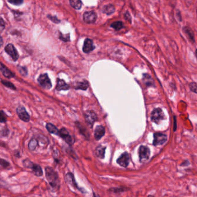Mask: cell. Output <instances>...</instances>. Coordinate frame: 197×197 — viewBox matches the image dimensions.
Segmentation results:
<instances>
[{
	"instance_id": "cell-1",
	"label": "cell",
	"mask_w": 197,
	"mask_h": 197,
	"mask_svg": "<svg viewBox=\"0 0 197 197\" xmlns=\"http://www.w3.org/2000/svg\"><path fill=\"white\" fill-rule=\"evenodd\" d=\"M46 177L49 184L54 189H58L60 187V180L58 175L52 167H47L45 168Z\"/></svg>"
},
{
	"instance_id": "cell-2",
	"label": "cell",
	"mask_w": 197,
	"mask_h": 197,
	"mask_svg": "<svg viewBox=\"0 0 197 197\" xmlns=\"http://www.w3.org/2000/svg\"><path fill=\"white\" fill-rule=\"evenodd\" d=\"M140 161L141 163H144L149 160L150 157V149L146 146H141L138 150Z\"/></svg>"
},
{
	"instance_id": "cell-3",
	"label": "cell",
	"mask_w": 197,
	"mask_h": 197,
	"mask_svg": "<svg viewBox=\"0 0 197 197\" xmlns=\"http://www.w3.org/2000/svg\"><path fill=\"white\" fill-rule=\"evenodd\" d=\"M38 82L39 84L45 89H50L52 88V82L47 74L39 75L38 78Z\"/></svg>"
},
{
	"instance_id": "cell-4",
	"label": "cell",
	"mask_w": 197,
	"mask_h": 197,
	"mask_svg": "<svg viewBox=\"0 0 197 197\" xmlns=\"http://www.w3.org/2000/svg\"><path fill=\"white\" fill-rule=\"evenodd\" d=\"M165 119L163 111L160 108H156L151 114V120L153 122L159 124L161 120Z\"/></svg>"
},
{
	"instance_id": "cell-5",
	"label": "cell",
	"mask_w": 197,
	"mask_h": 197,
	"mask_svg": "<svg viewBox=\"0 0 197 197\" xmlns=\"http://www.w3.org/2000/svg\"><path fill=\"white\" fill-rule=\"evenodd\" d=\"M5 51L14 61H16L19 58V54L16 47L12 43L8 44L5 47Z\"/></svg>"
},
{
	"instance_id": "cell-6",
	"label": "cell",
	"mask_w": 197,
	"mask_h": 197,
	"mask_svg": "<svg viewBox=\"0 0 197 197\" xmlns=\"http://www.w3.org/2000/svg\"><path fill=\"white\" fill-rule=\"evenodd\" d=\"M16 113L19 119L24 122H29L30 120V116L27 112L25 108L23 106H19L16 108Z\"/></svg>"
},
{
	"instance_id": "cell-7",
	"label": "cell",
	"mask_w": 197,
	"mask_h": 197,
	"mask_svg": "<svg viewBox=\"0 0 197 197\" xmlns=\"http://www.w3.org/2000/svg\"><path fill=\"white\" fill-rule=\"evenodd\" d=\"M154 139L153 142V145L154 146L162 145L164 144L166 141H167V136L166 135L160 132L155 133Z\"/></svg>"
},
{
	"instance_id": "cell-8",
	"label": "cell",
	"mask_w": 197,
	"mask_h": 197,
	"mask_svg": "<svg viewBox=\"0 0 197 197\" xmlns=\"http://www.w3.org/2000/svg\"><path fill=\"white\" fill-rule=\"evenodd\" d=\"M84 117L86 122L91 127H92L94 123L98 120L96 114L92 111H88L85 113Z\"/></svg>"
},
{
	"instance_id": "cell-9",
	"label": "cell",
	"mask_w": 197,
	"mask_h": 197,
	"mask_svg": "<svg viewBox=\"0 0 197 197\" xmlns=\"http://www.w3.org/2000/svg\"><path fill=\"white\" fill-rule=\"evenodd\" d=\"M83 19L87 23H94L97 19V14L94 11H87L83 14Z\"/></svg>"
},
{
	"instance_id": "cell-10",
	"label": "cell",
	"mask_w": 197,
	"mask_h": 197,
	"mask_svg": "<svg viewBox=\"0 0 197 197\" xmlns=\"http://www.w3.org/2000/svg\"><path fill=\"white\" fill-rule=\"evenodd\" d=\"M118 164L122 167L126 168L129 164L130 157L128 153L124 152L117 160Z\"/></svg>"
},
{
	"instance_id": "cell-11",
	"label": "cell",
	"mask_w": 197,
	"mask_h": 197,
	"mask_svg": "<svg viewBox=\"0 0 197 197\" xmlns=\"http://www.w3.org/2000/svg\"><path fill=\"white\" fill-rule=\"evenodd\" d=\"M58 135L61 136V138L64 140H65L66 142L67 143H68L69 145H71L73 144V141L72 139V138H71V135L69 134V132L68 131V130L65 128H61V130L59 131Z\"/></svg>"
},
{
	"instance_id": "cell-12",
	"label": "cell",
	"mask_w": 197,
	"mask_h": 197,
	"mask_svg": "<svg viewBox=\"0 0 197 197\" xmlns=\"http://www.w3.org/2000/svg\"><path fill=\"white\" fill-rule=\"evenodd\" d=\"M0 71L2 74V75L5 76V78L8 79H10L12 78H14L15 76V74L13 72H12L8 69L6 66L4 65L3 63L0 62Z\"/></svg>"
},
{
	"instance_id": "cell-13",
	"label": "cell",
	"mask_w": 197,
	"mask_h": 197,
	"mask_svg": "<svg viewBox=\"0 0 197 197\" xmlns=\"http://www.w3.org/2000/svg\"><path fill=\"white\" fill-rule=\"evenodd\" d=\"M95 49L94 43L91 39L87 38L85 40L84 45H83V52L85 53H89V52H92Z\"/></svg>"
},
{
	"instance_id": "cell-14",
	"label": "cell",
	"mask_w": 197,
	"mask_h": 197,
	"mask_svg": "<svg viewBox=\"0 0 197 197\" xmlns=\"http://www.w3.org/2000/svg\"><path fill=\"white\" fill-rule=\"evenodd\" d=\"M105 134V128L102 126H98L95 130V138L96 140L100 139Z\"/></svg>"
},
{
	"instance_id": "cell-15",
	"label": "cell",
	"mask_w": 197,
	"mask_h": 197,
	"mask_svg": "<svg viewBox=\"0 0 197 197\" xmlns=\"http://www.w3.org/2000/svg\"><path fill=\"white\" fill-rule=\"evenodd\" d=\"M106 147L103 146H98L95 150V154L100 159H103L105 155V151H106Z\"/></svg>"
},
{
	"instance_id": "cell-16",
	"label": "cell",
	"mask_w": 197,
	"mask_h": 197,
	"mask_svg": "<svg viewBox=\"0 0 197 197\" xmlns=\"http://www.w3.org/2000/svg\"><path fill=\"white\" fill-rule=\"evenodd\" d=\"M69 88H70V86L68 84H66L64 80H61L60 79H57V85H56V89L58 91L69 90Z\"/></svg>"
},
{
	"instance_id": "cell-17",
	"label": "cell",
	"mask_w": 197,
	"mask_h": 197,
	"mask_svg": "<svg viewBox=\"0 0 197 197\" xmlns=\"http://www.w3.org/2000/svg\"><path fill=\"white\" fill-rule=\"evenodd\" d=\"M66 179L68 182V183H69L72 187L75 188L76 189H79L80 190V188L78 187V186L77 185V184L75 183V180L74 178V176L71 173H68L66 174Z\"/></svg>"
},
{
	"instance_id": "cell-18",
	"label": "cell",
	"mask_w": 197,
	"mask_h": 197,
	"mask_svg": "<svg viewBox=\"0 0 197 197\" xmlns=\"http://www.w3.org/2000/svg\"><path fill=\"white\" fill-rule=\"evenodd\" d=\"M30 169H32L33 174L37 176H41L43 175V171L42 168L40 165L33 164L32 165Z\"/></svg>"
},
{
	"instance_id": "cell-19",
	"label": "cell",
	"mask_w": 197,
	"mask_h": 197,
	"mask_svg": "<svg viewBox=\"0 0 197 197\" xmlns=\"http://www.w3.org/2000/svg\"><path fill=\"white\" fill-rule=\"evenodd\" d=\"M46 127L47 128V131L50 133H52L55 135L59 134V130L54 125L52 124V123H47Z\"/></svg>"
},
{
	"instance_id": "cell-20",
	"label": "cell",
	"mask_w": 197,
	"mask_h": 197,
	"mask_svg": "<svg viewBox=\"0 0 197 197\" xmlns=\"http://www.w3.org/2000/svg\"><path fill=\"white\" fill-rule=\"evenodd\" d=\"M115 10V8L114 5L112 4L105 5L103 8V12L104 14H113Z\"/></svg>"
},
{
	"instance_id": "cell-21",
	"label": "cell",
	"mask_w": 197,
	"mask_h": 197,
	"mask_svg": "<svg viewBox=\"0 0 197 197\" xmlns=\"http://www.w3.org/2000/svg\"><path fill=\"white\" fill-rule=\"evenodd\" d=\"M143 80L144 83L147 86H153L154 82L150 76L148 74H144L143 75Z\"/></svg>"
},
{
	"instance_id": "cell-22",
	"label": "cell",
	"mask_w": 197,
	"mask_h": 197,
	"mask_svg": "<svg viewBox=\"0 0 197 197\" xmlns=\"http://www.w3.org/2000/svg\"><path fill=\"white\" fill-rule=\"evenodd\" d=\"M38 145V140L35 138H33L29 141L28 144V149L31 151H34L36 149Z\"/></svg>"
},
{
	"instance_id": "cell-23",
	"label": "cell",
	"mask_w": 197,
	"mask_h": 197,
	"mask_svg": "<svg viewBox=\"0 0 197 197\" xmlns=\"http://www.w3.org/2000/svg\"><path fill=\"white\" fill-rule=\"evenodd\" d=\"M71 5L75 10H80L82 6V2L79 0H71L70 1Z\"/></svg>"
},
{
	"instance_id": "cell-24",
	"label": "cell",
	"mask_w": 197,
	"mask_h": 197,
	"mask_svg": "<svg viewBox=\"0 0 197 197\" xmlns=\"http://www.w3.org/2000/svg\"><path fill=\"white\" fill-rule=\"evenodd\" d=\"M89 87V84L87 80H84L82 82H80L78 83L77 86L75 87V89H81L83 90H86Z\"/></svg>"
},
{
	"instance_id": "cell-25",
	"label": "cell",
	"mask_w": 197,
	"mask_h": 197,
	"mask_svg": "<svg viewBox=\"0 0 197 197\" xmlns=\"http://www.w3.org/2000/svg\"><path fill=\"white\" fill-rule=\"evenodd\" d=\"M111 27H113L114 30L118 31L123 27V24L122 22H120V21L115 22H114L113 24H111Z\"/></svg>"
},
{
	"instance_id": "cell-26",
	"label": "cell",
	"mask_w": 197,
	"mask_h": 197,
	"mask_svg": "<svg viewBox=\"0 0 197 197\" xmlns=\"http://www.w3.org/2000/svg\"><path fill=\"white\" fill-rule=\"evenodd\" d=\"M1 83H2V85H4L5 87H6L8 88H10V89L13 90H17L16 86L13 83H12L11 82H10L9 81L2 80H1Z\"/></svg>"
},
{
	"instance_id": "cell-27",
	"label": "cell",
	"mask_w": 197,
	"mask_h": 197,
	"mask_svg": "<svg viewBox=\"0 0 197 197\" xmlns=\"http://www.w3.org/2000/svg\"><path fill=\"white\" fill-rule=\"evenodd\" d=\"M17 69L19 70V73L21 75H23L24 76H26L27 75H28V70L26 68V67L25 66H17Z\"/></svg>"
},
{
	"instance_id": "cell-28",
	"label": "cell",
	"mask_w": 197,
	"mask_h": 197,
	"mask_svg": "<svg viewBox=\"0 0 197 197\" xmlns=\"http://www.w3.org/2000/svg\"><path fill=\"white\" fill-rule=\"evenodd\" d=\"M7 121V116L3 111H0V123L6 122Z\"/></svg>"
},
{
	"instance_id": "cell-29",
	"label": "cell",
	"mask_w": 197,
	"mask_h": 197,
	"mask_svg": "<svg viewBox=\"0 0 197 197\" xmlns=\"http://www.w3.org/2000/svg\"><path fill=\"white\" fill-rule=\"evenodd\" d=\"M8 2L12 5H17V6L21 5L24 2L23 0H12V1H8Z\"/></svg>"
},
{
	"instance_id": "cell-30",
	"label": "cell",
	"mask_w": 197,
	"mask_h": 197,
	"mask_svg": "<svg viewBox=\"0 0 197 197\" xmlns=\"http://www.w3.org/2000/svg\"><path fill=\"white\" fill-rule=\"evenodd\" d=\"M0 165H1L2 167H4V168H7L9 167V166H10V163L5 160L0 159Z\"/></svg>"
},
{
	"instance_id": "cell-31",
	"label": "cell",
	"mask_w": 197,
	"mask_h": 197,
	"mask_svg": "<svg viewBox=\"0 0 197 197\" xmlns=\"http://www.w3.org/2000/svg\"><path fill=\"white\" fill-rule=\"evenodd\" d=\"M5 22L1 16H0V33H2L5 29Z\"/></svg>"
},
{
	"instance_id": "cell-32",
	"label": "cell",
	"mask_w": 197,
	"mask_h": 197,
	"mask_svg": "<svg viewBox=\"0 0 197 197\" xmlns=\"http://www.w3.org/2000/svg\"><path fill=\"white\" fill-rule=\"evenodd\" d=\"M47 18L50 19V20H52V22H54L55 23H59L60 22V20H58L56 16H53L49 14V15L47 16Z\"/></svg>"
},
{
	"instance_id": "cell-33",
	"label": "cell",
	"mask_w": 197,
	"mask_h": 197,
	"mask_svg": "<svg viewBox=\"0 0 197 197\" xmlns=\"http://www.w3.org/2000/svg\"><path fill=\"white\" fill-rule=\"evenodd\" d=\"M60 38L61 39V40L65 41V42H67V41H70V38H69V34H68V35L66 36V35H64L62 34L60 35Z\"/></svg>"
},
{
	"instance_id": "cell-34",
	"label": "cell",
	"mask_w": 197,
	"mask_h": 197,
	"mask_svg": "<svg viewBox=\"0 0 197 197\" xmlns=\"http://www.w3.org/2000/svg\"><path fill=\"white\" fill-rule=\"evenodd\" d=\"M190 89L192 90V91H194V93H197V85L195 84V83H191L190 85Z\"/></svg>"
},
{
	"instance_id": "cell-35",
	"label": "cell",
	"mask_w": 197,
	"mask_h": 197,
	"mask_svg": "<svg viewBox=\"0 0 197 197\" xmlns=\"http://www.w3.org/2000/svg\"><path fill=\"white\" fill-rule=\"evenodd\" d=\"M5 132L7 133V134L9 133V131L8 130V129H4V130L1 131V135H2V136H7L8 135H7L6 134H5Z\"/></svg>"
},
{
	"instance_id": "cell-36",
	"label": "cell",
	"mask_w": 197,
	"mask_h": 197,
	"mask_svg": "<svg viewBox=\"0 0 197 197\" xmlns=\"http://www.w3.org/2000/svg\"><path fill=\"white\" fill-rule=\"evenodd\" d=\"M125 18H126V19H127V20H129V21L130 22H131V16H130V14H129V12H127V14H125Z\"/></svg>"
},
{
	"instance_id": "cell-37",
	"label": "cell",
	"mask_w": 197,
	"mask_h": 197,
	"mask_svg": "<svg viewBox=\"0 0 197 197\" xmlns=\"http://www.w3.org/2000/svg\"><path fill=\"white\" fill-rule=\"evenodd\" d=\"M3 43H4L3 39H2V37L0 35V48L2 47V46L3 45Z\"/></svg>"
},
{
	"instance_id": "cell-38",
	"label": "cell",
	"mask_w": 197,
	"mask_h": 197,
	"mask_svg": "<svg viewBox=\"0 0 197 197\" xmlns=\"http://www.w3.org/2000/svg\"><path fill=\"white\" fill-rule=\"evenodd\" d=\"M195 53H196V56H197V49L196 50V52H195Z\"/></svg>"
},
{
	"instance_id": "cell-39",
	"label": "cell",
	"mask_w": 197,
	"mask_h": 197,
	"mask_svg": "<svg viewBox=\"0 0 197 197\" xmlns=\"http://www.w3.org/2000/svg\"><path fill=\"white\" fill-rule=\"evenodd\" d=\"M152 197V196H149V197Z\"/></svg>"
},
{
	"instance_id": "cell-40",
	"label": "cell",
	"mask_w": 197,
	"mask_h": 197,
	"mask_svg": "<svg viewBox=\"0 0 197 197\" xmlns=\"http://www.w3.org/2000/svg\"><path fill=\"white\" fill-rule=\"evenodd\" d=\"M0 197H1V195H0Z\"/></svg>"
}]
</instances>
